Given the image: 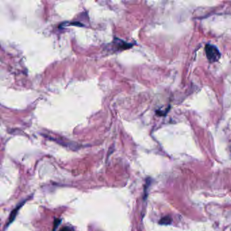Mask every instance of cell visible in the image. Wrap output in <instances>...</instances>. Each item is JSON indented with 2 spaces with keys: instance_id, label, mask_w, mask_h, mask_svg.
Listing matches in <instances>:
<instances>
[{
  "instance_id": "6da1fadb",
  "label": "cell",
  "mask_w": 231,
  "mask_h": 231,
  "mask_svg": "<svg viewBox=\"0 0 231 231\" xmlns=\"http://www.w3.org/2000/svg\"><path fill=\"white\" fill-rule=\"evenodd\" d=\"M205 52L208 59L211 63L218 61L220 57V53L214 46L207 44L205 46Z\"/></svg>"
},
{
  "instance_id": "7a4b0ae2",
  "label": "cell",
  "mask_w": 231,
  "mask_h": 231,
  "mask_svg": "<svg viewBox=\"0 0 231 231\" xmlns=\"http://www.w3.org/2000/svg\"><path fill=\"white\" fill-rule=\"evenodd\" d=\"M21 205H19V206L17 207V208H15V210H14L12 212H11L10 216V218H9V223L12 222L14 220L15 217H16V216H17V214L18 211L19 210V209H20V208H21Z\"/></svg>"
},
{
  "instance_id": "3957f363",
  "label": "cell",
  "mask_w": 231,
  "mask_h": 231,
  "mask_svg": "<svg viewBox=\"0 0 231 231\" xmlns=\"http://www.w3.org/2000/svg\"><path fill=\"white\" fill-rule=\"evenodd\" d=\"M171 220H172V219H171L170 217L168 216L164 217V218H163L161 220L160 223L162 224H168L171 222Z\"/></svg>"
},
{
  "instance_id": "277c9868",
  "label": "cell",
  "mask_w": 231,
  "mask_h": 231,
  "mask_svg": "<svg viewBox=\"0 0 231 231\" xmlns=\"http://www.w3.org/2000/svg\"><path fill=\"white\" fill-rule=\"evenodd\" d=\"M61 222V220H59V219H56V220H55V221H54V226L53 231H55L56 227L58 226V225L60 224V222Z\"/></svg>"
},
{
  "instance_id": "5b68a950",
  "label": "cell",
  "mask_w": 231,
  "mask_h": 231,
  "mask_svg": "<svg viewBox=\"0 0 231 231\" xmlns=\"http://www.w3.org/2000/svg\"><path fill=\"white\" fill-rule=\"evenodd\" d=\"M61 231H74L73 229L70 228V227H68V226H66V227H64L61 229Z\"/></svg>"
}]
</instances>
